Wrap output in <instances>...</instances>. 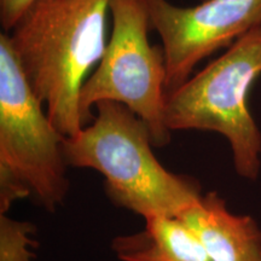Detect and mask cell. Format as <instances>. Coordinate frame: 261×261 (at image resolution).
<instances>
[{
	"instance_id": "6da1fadb",
	"label": "cell",
	"mask_w": 261,
	"mask_h": 261,
	"mask_svg": "<svg viewBox=\"0 0 261 261\" xmlns=\"http://www.w3.org/2000/svg\"><path fill=\"white\" fill-rule=\"evenodd\" d=\"M110 0H40L10 35L22 70L63 137L84 128L80 92L107 48Z\"/></svg>"
},
{
	"instance_id": "7a4b0ae2",
	"label": "cell",
	"mask_w": 261,
	"mask_h": 261,
	"mask_svg": "<svg viewBox=\"0 0 261 261\" xmlns=\"http://www.w3.org/2000/svg\"><path fill=\"white\" fill-rule=\"evenodd\" d=\"M97 115L77 135L64 137L68 166L102 173L114 203L144 219L177 217L201 198L198 182L166 169L152 152L148 126L121 103L96 104Z\"/></svg>"
},
{
	"instance_id": "3957f363",
	"label": "cell",
	"mask_w": 261,
	"mask_h": 261,
	"mask_svg": "<svg viewBox=\"0 0 261 261\" xmlns=\"http://www.w3.org/2000/svg\"><path fill=\"white\" fill-rule=\"evenodd\" d=\"M260 75L261 25L167 93L166 126L171 132L198 129L224 136L237 174L255 180L261 167V133L248 107V94Z\"/></svg>"
},
{
	"instance_id": "277c9868",
	"label": "cell",
	"mask_w": 261,
	"mask_h": 261,
	"mask_svg": "<svg viewBox=\"0 0 261 261\" xmlns=\"http://www.w3.org/2000/svg\"><path fill=\"white\" fill-rule=\"evenodd\" d=\"M109 11L112 37L80 92L84 126L93 121L92 107L97 103H121L145 122L154 146L167 145L172 132L165 122L166 55L162 45L149 42L145 0H110Z\"/></svg>"
},
{
	"instance_id": "5b68a950",
	"label": "cell",
	"mask_w": 261,
	"mask_h": 261,
	"mask_svg": "<svg viewBox=\"0 0 261 261\" xmlns=\"http://www.w3.org/2000/svg\"><path fill=\"white\" fill-rule=\"evenodd\" d=\"M64 137L52 125L22 70L9 34H0V168L21 179L48 212L64 202Z\"/></svg>"
},
{
	"instance_id": "8992f818",
	"label": "cell",
	"mask_w": 261,
	"mask_h": 261,
	"mask_svg": "<svg viewBox=\"0 0 261 261\" xmlns=\"http://www.w3.org/2000/svg\"><path fill=\"white\" fill-rule=\"evenodd\" d=\"M145 3L150 28L165 50L167 93L180 87L202 60L261 25V0H205L191 8L167 0Z\"/></svg>"
},
{
	"instance_id": "52a82bcc",
	"label": "cell",
	"mask_w": 261,
	"mask_h": 261,
	"mask_svg": "<svg viewBox=\"0 0 261 261\" xmlns=\"http://www.w3.org/2000/svg\"><path fill=\"white\" fill-rule=\"evenodd\" d=\"M197 237L212 261H261V228L249 215L234 214L212 191L177 217Z\"/></svg>"
},
{
	"instance_id": "ba28073f",
	"label": "cell",
	"mask_w": 261,
	"mask_h": 261,
	"mask_svg": "<svg viewBox=\"0 0 261 261\" xmlns=\"http://www.w3.org/2000/svg\"><path fill=\"white\" fill-rule=\"evenodd\" d=\"M112 248L121 261H212L197 237L174 217H151L137 233L119 236Z\"/></svg>"
},
{
	"instance_id": "9c48e42d",
	"label": "cell",
	"mask_w": 261,
	"mask_h": 261,
	"mask_svg": "<svg viewBox=\"0 0 261 261\" xmlns=\"http://www.w3.org/2000/svg\"><path fill=\"white\" fill-rule=\"evenodd\" d=\"M35 226L0 213V261H33Z\"/></svg>"
},
{
	"instance_id": "30bf717a",
	"label": "cell",
	"mask_w": 261,
	"mask_h": 261,
	"mask_svg": "<svg viewBox=\"0 0 261 261\" xmlns=\"http://www.w3.org/2000/svg\"><path fill=\"white\" fill-rule=\"evenodd\" d=\"M40 0H0V22L5 32L15 28L25 12Z\"/></svg>"
}]
</instances>
